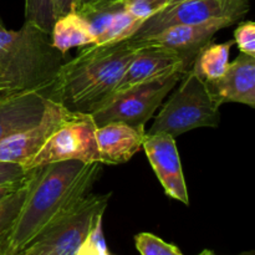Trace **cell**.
Wrapping results in <instances>:
<instances>
[{"label":"cell","mask_w":255,"mask_h":255,"mask_svg":"<svg viewBox=\"0 0 255 255\" xmlns=\"http://www.w3.org/2000/svg\"><path fill=\"white\" fill-rule=\"evenodd\" d=\"M124 6L136 19L147 20L169 5V0H122Z\"/></svg>","instance_id":"cell-23"},{"label":"cell","mask_w":255,"mask_h":255,"mask_svg":"<svg viewBox=\"0 0 255 255\" xmlns=\"http://www.w3.org/2000/svg\"><path fill=\"white\" fill-rule=\"evenodd\" d=\"M36 173L37 168L31 169L24 183L0 204V241L6 238L7 233L11 229L12 224H14L15 219H16L20 209H21L22 203H24L25 198H26L30 188H31V184Z\"/></svg>","instance_id":"cell-19"},{"label":"cell","mask_w":255,"mask_h":255,"mask_svg":"<svg viewBox=\"0 0 255 255\" xmlns=\"http://www.w3.org/2000/svg\"><path fill=\"white\" fill-rule=\"evenodd\" d=\"M41 92H20L0 96V141L41 120L46 106Z\"/></svg>","instance_id":"cell-16"},{"label":"cell","mask_w":255,"mask_h":255,"mask_svg":"<svg viewBox=\"0 0 255 255\" xmlns=\"http://www.w3.org/2000/svg\"><path fill=\"white\" fill-rule=\"evenodd\" d=\"M141 45L142 47L128 64L114 94L154 81L174 72H186L189 70L184 60L173 50L157 45Z\"/></svg>","instance_id":"cell-12"},{"label":"cell","mask_w":255,"mask_h":255,"mask_svg":"<svg viewBox=\"0 0 255 255\" xmlns=\"http://www.w3.org/2000/svg\"><path fill=\"white\" fill-rule=\"evenodd\" d=\"M79 12L89 22L95 45L112 44L131 39L143 21L132 16L122 0H111L86 7Z\"/></svg>","instance_id":"cell-13"},{"label":"cell","mask_w":255,"mask_h":255,"mask_svg":"<svg viewBox=\"0 0 255 255\" xmlns=\"http://www.w3.org/2000/svg\"><path fill=\"white\" fill-rule=\"evenodd\" d=\"M233 19H217L197 25H178L164 29L163 31L142 40H133L143 45H157L176 51L187 66H192L194 57L199 51L212 42L214 35L218 31L233 25Z\"/></svg>","instance_id":"cell-11"},{"label":"cell","mask_w":255,"mask_h":255,"mask_svg":"<svg viewBox=\"0 0 255 255\" xmlns=\"http://www.w3.org/2000/svg\"><path fill=\"white\" fill-rule=\"evenodd\" d=\"M50 37L54 47L61 52L62 56L75 47L95 44L89 22L76 11H71L55 20Z\"/></svg>","instance_id":"cell-17"},{"label":"cell","mask_w":255,"mask_h":255,"mask_svg":"<svg viewBox=\"0 0 255 255\" xmlns=\"http://www.w3.org/2000/svg\"><path fill=\"white\" fill-rule=\"evenodd\" d=\"M0 27H4V22H2L1 17H0Z\"/></svg>","instance_id":"cell-33"},{"label":"cell","mask_w":255,"mask_h":255,"mask_svg":"<svg viewBox=\"0 0 255 255\" xmlns=\"http://www.w3.org/2000/svg\"><path fill=\"white\" fill-rule=\"evenodd\" d=\"M142 45L131 39L89 45L60 66L45 97L69 111L91 114L114 94L127 66Z\"/></svg>","instance_id":"cell-2"},{"label":"cell","mask_w":255,"mask_h":255,"mask_svg":"<svg viewBox=\"0 0 255 255\" xmlns=\"http://www.w3.org/2000/svg\"><path fill=\"white\" fill-rule=\"evenodd\" d=\"M62 55L49 32L24 22L19 30L0 27V90L4 95L44 92L55 80Z\"/></svg>","instance_id":"cell-3"},{"label":"cell","mask_w":255,"mask_h":255,"mask_svg":"<svg viewBox=\"0 0 255 255\" xmlns=\"http://www.w3.org/2000/svg\"><path fill=\"white\" fill-rule=\"evenodd\" d=\"M184 72H174L154 81L115 92L91 112L96 126L121 121L132 126H146Z\"/></svg>","instance_id":"cell-7"},{"label":"cell","mask_w":255,"mask_h":255,"mask_svg":"<svg viewBox=\"0 0 255 255\" xmlns=\"http://www.w3.org/2000/svg\"><path fill=\"white\" fill-rule=\"evenodd\" d=\"M146 128L121 121L107 122L96 128L100 163L122 164L142 149Z\"/></svg>","instance_id":"cell-15"},{"label":"cell","mask_w":255,"mask_h":255,"mask_svg":"<svg viewBox=\"0 0 255 255\" xmlns=\"http://www.w3.org/2000/svg\"><path fill=\"white\" fill-rule=\"evenodd\" d=\"M217 104L228 102L255 107V57L239 54L216 81L207 84Z\"/></svg>","instance_id":"cell-14"},{"label":"cell","mask_w":255,"mask_h":255,"mask_svg":"<svg viewBox=\"0 0 255 255\" xmlns=\"http://www.w3.org/2000/svg\"><path fill=\"white\" fill-rule=\"evenodd\" d=\"M134 244L141 255H183L178 247L146 232L134 237Z\"/></svg>","instance_id":"cell-21"},{"label":"cell","mask_w":255,"mask_h":255,"mask_svg":"<svg viewBox=\"0 0 255 255\" xmlns=\"http://www.w3.org/2000/svg\"><path fill=\"white\" fill-rule=\"evenodd\" d=\"M102 218L104 216H100L96 219L89 236L80 246L76 255H111L102 232Z\"/></svg>","instance_id":"cell-22"},{"label":"cell","mask_w":255,"mask_h":255,"mask_svg":"<svg viewBox=\"0 0 255 255\" xmlns=\"http://www.w3.org/2000/svg\"><path fill=\"white\" fill-rule=\"evenodd\" d=\"M0 255H22V254H21V252L11 251V249L6 248V247H5V244H2V248H1V252H0Z\"/></svg>","instance_id":"cell-29"},{"label":"cell","mask_w":255,"mask_h":255,"mask_svg":"<svg viewBox=\"0 0 255 255\" xmlns=\"http://www.w3.org/2000/svg\"><path fill=\"white\" fill-rule=\"evenodd\" d=\"M96 128L91 114L69 111L26 164L25 171L72 159L84 163L100 162Z\"/></svg>","instance_id":"cell-6"},{"label":"cell","mask_w":255,"mask_h":255,"mask_svg":"<svg viewBox=\"0 0 255 255\" xmlns=\"http://www.w3.org/2000/svg\"><path fill=\"white\" fill-rule=\"evenodd\" d=\"M67 112L69 110L62 105L47 99L44 115L36 125L15 132L0 141V162L20 164L25 169Z\"/></svg>","instance_id":"cell-9"},{"label":"cell","mask_w":255,"mask_h":255,"mask_svg":"<svg viewBox=\"0 0 255 255\" xmlns=\"http://www.w3.org/2000/svg\"><path fill=\"white\" fill-rule=\"evenodd\" d=\"M110 194H87L70 212L50 224L29 246L22 255H76L95 222L104 216Z\"/></svg>","instance_id":"cell-5"},{"label":"cell","mask_w":255,"mask_h":255,"mask_svg":"<svg viewBox=\"0 0 255 255\" xmlns=\"http://www.w3.org/2000/svg\"><path fill=\"white\" fill-rule=\"evenodd\" d=\"M74 2L75 0H52L55 20L71 12L74 10Z\"/></svg>","instance_id":"cell-26"},{"label":"cell","mask_w":255,"mask_h":255,"mask_svg":"<svg viewBox=\"0 0 255 255\" xmlns=\"http://www.w3.org/2000/svg\"><path fill=\"white\" fill-rule=\"evenodd\" d=\"M106 1H111V0H75L74 10L72 11H81V10L86 9V7L102 4V2Z\"/></svg>","instance_id":"cell-27"},{"label":"cell","mask_w":255,"mask_h":255,"mask_svg":"<svg viewBox=\"0 0 255 255\" xmlns=\"http://www.w3.org/2000/svg\"><path fill=\"white\" fill-rule=\"evenodd\" d=\"M29 174L20 164L0 162V187L14 186L24 181Z\"/></svg>","instance_id":"cell-25"},{"label":"cell","mask_w":255,"mask_h":255,"mask_svg":"<svg viewBox=\"0 0 255 255\" xmlns=\"http://www.w3.org/2000/svg\"><path fill=\"white\" fill-rule=\"evenodd\" d=\"M198 255H216V254H214L212 251H208V249H206V251H203L202 253H199Z\"/></svg>","instance_id":"cell-30"},{"label":"cell","mask_w":255,"mask_h":255,"mask_svg":"<svg viewBox=\"0 0 255 255\" xmlns=\"http://www.w3.org/2000/svg\"><path fill=\"white\" fill-rule=\"evenodd\" d=\"M100 172V162L84 163L74 159L37 168L31 188L5 238V247L15 252L26 248L90 193Z\"/></svg>","instance_id":"cell-1"},{"label":"cell","mask_w":255,"mask_h":255,"mask_svg":"<svg viewBox=\"0 0 255 255\" xmlns=\"http://www.w3.org/2000/svg\"><path fill=\"white\" fill-rule=\"evenodd\" d=\"M234 45V40L221 42H209L194 57L192 70L194 74L203 80L206 84L216 81L228 69L231 49Z\"/></svg>","instance_id":"cell-18"},{"label":"cell","mask_w":255,"mask_h":255,"mask_svg":"<svg viewBox=\"0 0 255 255\" xmlns=\"http://www.w3.org/2000/svg\"><path fill=\"white\" fill-rule=\"evenodd\" d=\"M30 172V171H29ZM27 176H29V174H27ZM27 178V177H26ZM25 178V179H26ZM24 179V181H25ZM24 181L22 182H20L19 184H14V186H5V187H0V204L2 203V202L5 201V199L7 198V197L9 196H11L12 193H14L15 191H16L17 188H19L20 186H21L22 183H24Z\"/></svg>","instance_id":"cell-28"},{"label":"cell","mask_w":255,"mask_h":255,"mask_svg":"<svg viewBox=\"0 0 255 255\" xmlns=\"http://www.w3.org/2000/svg\"><path fill=\"white\" fill-rule=\"evenodd\" d=\"M181 80L179 87L162 106L146 133H168L176 138L192 129L218 127L221 106L213 99L206 82L192 69L187 70Z\"/></svg>","instance_id":"cell-4"},{"label":"cell","mask_w":255,"mask_h":255,"mask_svg":"<svg viewBox=\"0 0 255 255\" xmlns=\"http://www.w3.org/2000/svg\"><path fill=\"white\" fill-rule=\"evenodd\" d=\"M1 95H4V94H2V92H1V90H0V96H1Z\"/></svg>","instance_id":"cell-34"},{"label":"cell","mask_w":255,"mask_h":255,"mask_svg":"<svg viewBox=\"0 0 255 255\" xmlns=\"http://www.w3.org/2000/svg\"><path fill=\"white\" fill-rule=\"evenodd\" d=\"M233 40L242 54L255 57V24L252 20L238 24L234 30Z\"/></svg>","instance_id":"cell-24"},{"label":"cell","mask_w":255,"mask_h":255,"mask_svg":"<svg viewBox=\"0 0 255 255\" xmlns=\"http://www.w3.org/2000/svg\"><path fill=\"white\" fill-rule=\"evenodd\" d=\"M249 1H251V0H249Z\"/></svg>","instance_id":"cell-35"},{"label":"cell","mask_w":255,"mask_h":255,"mask_svg":"<svg viewBox=\"0 0 255 255\" xmlns=\"http://www.w3.org/2000/svg\"><path fill=\"white\" fill-rule=\"evenodd\" d=\"M179 1H184V0H169V5L176 4V2H179Z\"/></svg>","instance_id":"cell-31"},{"label":"cell","mask_w":255,"mask_h":255,"mask_svg":"<svg viewBox=\"0 0 255 255\" xmlns=\"http://www.w3.org/2000/svg\"><path fill=\"white\" fill-rule=\"evenodd\" d=\"M142 148L163 187L164 193L169 198L188 206V191L176 138L168 133H146Z\"/></svg>","instance_id":"cell-10"},{"label":"cell","mask_w":255,"mask_h":255,"mask_svg":"<svg viewBox=\"0 0 255 255\" xmlns=\"http://www.w3.org/2000/svg\"><path fill=\"white\" fill-rule=\"evenodd\" d=\"M249 11V0H184L144 20L132 40H142L172 26L197 25L217 19L238 21Z\"/></svg>","instance_id":"cell-8"},{"label":"cell","mask_w":255,"mask_h":255,"mask_svg":"<svg viewBox=\"0 0 255 255\" xmlns=\"http://www.w3.org/2000/svg\"><path fill=\"white\" fill-rule=\"evenodd\" d=\"M25 22L51 32L55 22L52 0H25Z\"/></svg>","instance_id":"cell-20"},{"label":"cell","mask_w":255,"mask_h":255,"mask_svg":"<svg viewBox=\"0 0 255 255\" xmlns=\"http://www.w3.org/2000/svg\"><path fill=\"white\" fill-rule=\"evenodd\" d=\"M4 241H5V239L0 241V252H1V248H2V244H4Z\"/></svg>","instance_id":"cell-32"}]
</instances>
